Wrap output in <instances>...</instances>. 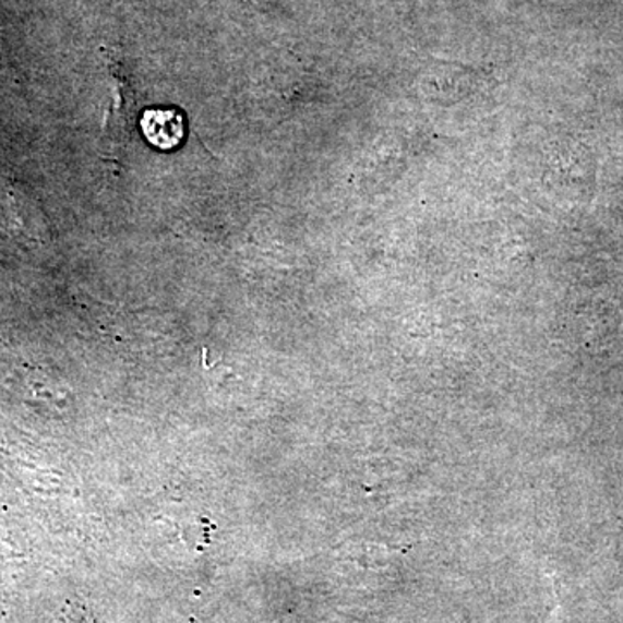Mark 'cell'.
Segmentation results:
<instances>
[{
  "mask_svg": "<svg viewBox=\"0 0 623 623\" xmlns=\"http://www.w3.org/2000/svg\"><path fill=\"white\" fill-rule=\"evenodd\" d=\"M144 135L159 149H176L185 137L184 115L177 109H147L143 122Z\"/></svg>",
  "mask_w": 623,
  "mask_h": 623,
  "instance_id": "1",
  "label": "cell"
}]
</instances>
